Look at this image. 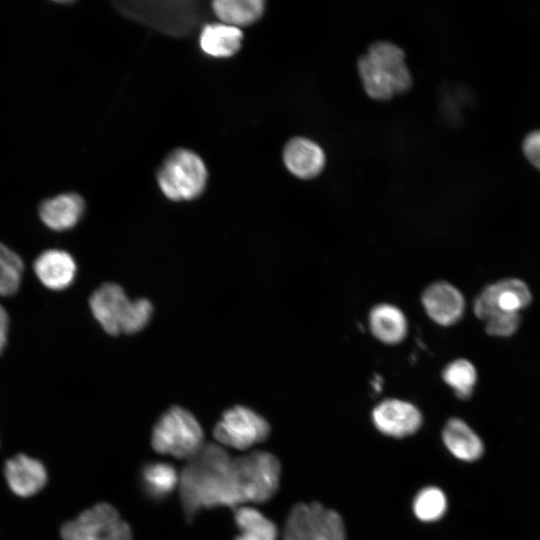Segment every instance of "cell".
Listing matches in <instances>:
<instances>
[{
  "label": "cell",
  "mask_w": 540,
  "mask_h": 540,
  "mask_svg": "<svg viewBox=\"0 0 540 540\" xmlns=\"http://www.w3.org/2000/svg\"><path fill=\"white\" fill-rule=\"evenodd\" d=\"M85 209L84 199L77 193L68 192L42 201L38 208V216L47 229L65 232L80 222Z\"/></svg>",
  "instance_id": "14"
},
{
  "label": "cell",
  "mask_w": 540,
  "mask_h": 540,
  "mask_svg": "<svg viewBox=\"0 0 540 540\" xmlns=\"http://www.w3.org/2000/svg\"><path fill=\"white\" fill-rule=\"evenodd\" d=\"M520 314H506L485 321V330L491 336L509 337L520 325Z\"/></svg>",
  "instance_id": "28"
},
{
  "label": "cell",
  "mask_w": 540,
  "mask_h": 540,
  "mask_svg": "<svg viewBox=\"0 0 540 540\" xmlns=\"http://www.w3.org/2000/svg\"><path fill=\"white\" fill-rule=\"evenodd\" d=\"M244 503H262L271 499L280 483L279 460L266 451H253L234 458Z\"/></svg>",
  "instance_id": "8"
},
{
  "label": "cell",
  "mask_w": 540,
  "mask_h": 540,
  "mask_svg": "<svg viewBox=\"0 0 540 540\" xmlns=\"http://www.w3.org/2000/svg\"><path fill=\"white\" fill-rule=\"evenodd\" d=\"M443 380L460 399H468L477 381L473 364L466 359H458L448 364L442 372Z\"/></svg>",
  "instance_id": "25"
},
{
  "label": "cell",
  "mask_w": 540,
  "mask_h": 540,
  "mask_svg": "<svg viewBox=\"0 0 540 540\" xmlns=\"http://www.w3.org/2000/svg\"><path fill=\"white\" fill-rule=\"evenodd\" d=\"M121 11L157 30L171 35H185L200 20L197 2H126L118 3Z\"/></svg>",
  "instance_id": "6"
},
{
  "label": "cell",
  "mask_w": 540,
  "mask_h": 540,
  "mask_svg": "<svg viewBox=\"0 0 540 540\" xmlns=\"http://www.w3.org/2000/svg\"><path fill=\"white\" fill-rule=\"evenodd\" d=\"M376 428L392 437H405L415 433L422 424V415L413 404L387 399L379 403L372 412Z\"/></svg>",
  "instance_id": "13"
},
{
  "label": "cell",
  "mask_w": 540,
  "mask_h": 540,
  "mask_svg": "<svg viewBox=\"0 0 540 540\" xmlns=\"http://www.w3.org/2000/svg\"><path fill=\"white\" fill-rule=\"evenodd\" d=\"M269 434V423L254 410L240 405L226 410L213 430L220 445L238 450L265 441Z\"/></svg>",
  "instance_id": "9"
},
{
  "label": "cell",
  "mask_w": 540,
  "mask_h": 540,
  "mask_svg": "<svg viewBox=\"0 0 540 540\" xmlns=\"http://www.w3.org/2000/svg\"><path fill=\"white\" fill-rule=\"evenodd\" d=\"M10 335V316L7 309L0 303V356L5 352Z\"/></svg>",
  "instance_id": "30"
},
{
  "label": "cell",
  "mask_w": 540,
  "mask_h": 540,
  "mask_svg": "<svg viewBox=\"0 0 540 540\" xmlns=\"http://www.w3.org/2000/svg\"><path fill=\"white\" fill-rule=\"evenodd\" d=\"M422 304L429 317L442 326H450L458 322L465 309L461 292L445 281L435 282L428 286L423 292Z\"/></svg>",
  "instance_id": "15"
},
{
  "label": "cell",
  "mask_w": 540,
  "mask_h": 540,
  "mask_svg": "<svg viewBox=\"0 0 540 540\" xmlns=\"http://www.w3.org/2000/svg\"><path fill=\"white\" fill-rule=\"evenodd\" d=\"M3 471L11 492L22 498L36 495L48 481L45 465L40 460L24 453L10 457L5 462Z\"/></svg>",
  "instance_id": "12"
},
{
  "label": "cell",
  "mask_w": 540,
  "mask_h": 540,
  "mask_svg": "<svg viewBox=\"0 0 540 540\" xmlns=\"http://www.w3.org/2000/svg\"><path fill=\"white\" fill-rule=\"evenodd\" d=\"M447 510V499L443 491L437 487L423 488L415 497L413 511L415 516L424 522L439 520Z\"/></svg>",
  "instance_id": "26"
},
{
  "label": "cell",
  "mask_w": 540,
  "mask_h": 540,
  "mask_svg": "<svg viewBox=\"0 0 540 540\" xmlns=\"http://www.w3.org/2000/svg\"><path fill=\"white\" fill-rule=\"evenodd\" d=\"M310 540H345V527L338 512L325 508L318 509Z\"/></svg>",
  "instance_id": "27"
},
{
  "label": "cell",
  "mask_w": 540,
  "mask_h": 540,
  "mask_svg": "<svg viewBox=\"0 0 540 540\" xmlns=\"http://www.w3.org/2000/svg\"><path fill=\"white\" fill-rule=\"evenodd\" d=\"M142 481L146 492L153 498L160 499L178 486L179 475L172 465L155 462L144 467Z\"/></svg>",
  "instance_id": "23"
},
{
  "label": "cell",
  "mask_w": 540,
  "mask_h": 540,
  "mask_svg": "<svg viewBox=\"0 0 540 540\" xmlns=\"http://www.w3.org/2000/svg\"><path fill=\"white\" fill-rule=\"evenodd\" d=\"M180 498L188 520L203 509L244 504L234 458L214 443L204 444L179 475Z\"/></svg>",
  "instance_id": "1"
},
{
  "label": "cell",
  "mask_w": 540,
  "mask_h": 540,
  "mask_svg": "<svg viewBox=\"0 0 540 540\" xmlns=\"http://www.w3.org/2000/svg\"><path fill=\"white\" fill-rule=\"evenodd\" d=\"M522 150L526 159L540 170V129L526 135L522 143Z\"/></svg>",
  "instance_id": "29"
},
{
  "label": "cell",
  "mask_w": 540,
  "mask_h": 540,
  "mask_svg": "<svg viewBox=\"0 0 540 540\" xmlns=\"http://www.w3.org/2000/svg\"><path fill=\"white\" fill-rule=\"evenodd\" d=\"M151 444L160 454L188 461L204 446V433L191 412L173 406L163 413L154 425Z\"/></svg>",
  "instance_id": "4"
},
{
  "label": "cell",
  "mask_w": 540,
  "mask_h": 540,
  "mask_svg": "<svg viewBox=\"0 0 540 540\" xmlns=\"http://www.w3.org/2000/svg\"><path fill=\"white\" fill-rule=\"evenodd\" d=\"M242 31L224 23L205 25L200 33L201 50L211 57L225 58L236 54L241 48Z\"/></svg>",
  "instance_id": "17"
},
{
  "label": "cell",
  "mask_w": 540,
  "mask_h": 540,
  "mask_svg": "<svg viewBox=\"0 0 540 540\" xmlns=\"http://www.w3.org/2000/svg\"><path fill=\"white\" fill-rule=\"evenodd\" d=\"M62 540H132V532L119 512L108 503H98L65 522Z\"/></svg>",
  "instance_id": "7"
},
{
  "label": "cell",
  "mask_w": 540,
  "mask_h": 540,
  "mask_svg": "<svg viewBox=\"0 0 540 540\" xmlns=\"http://www.w3.org/2000/svg\"><path fill=\"white\" fill-rule=\"evenodd\" d=\"M320 503H299L293 506L287 517L283 540H310L313 524Z\"/></svg>",
  "instance_id": "24"
},
{
  "label": "cell",
  "mask_w": 540,
  "mask_h": 540,
  "mask_svg": "<svg viewBox=\"0 0 540 540\" xmlns=\"http://www.w3.org/2000/svg\"><path fill=\"white\" fill-rule=\"evenodd\" d=\"M32 270L42 287L52 292H63L74 284L78 265L69 251L52 247L42 250L34 258Z\"/></svg>",
  "instance_id": "11"
},
{
  "label": "cell",
  "mask_w": 540,
  "mask_h": 540,
  "mask_svg": "<svg viewBox=\"0 0 540 540\" xmlns=\"http://www.w3.org/2000/svg\"><path fill=\"white\" fill-rule=\"evenodd\" d=\"M25 262L20 254L0 241V297H13L22 286Z\"/></svg>",
  "instance_id": "22"
},
{
  "label": "cell",
  "mask_w": 540,
  "mask_h": 540,
  "mask_svg": "<svg viewBox=\"0 0 540 540\" xmlns=\"http://www.w3.org/2000/svg\"><path fill=\"white\" fill-rule=\"evenodd\" d=\"M207 169L195 152L177 149L163 161L157 172L162 193L172 201H187L199 197L207 183Z\"/></svg>",
  "instance_id": "5"
},
{
  "label": "cell",
  "mask_w": 540,
  "mask_h": 540,
  "mask_svg": "<svg viewBox=\"0 0 540 540\" xmlns=\"http://www.w3.org/2000/svg\"><path fill=\"white\" fill-rule=\"evenodd\" d=\"M283 161L294 176L311 179L323 170L326 157L323 149L314 141L305 137H294L284 147Z\"/></svg>",
  "instance_id": "16"
},
{
  "label": "cell",
  "mask_w": 540,
  "mask_h": 540,
  "mask_svg": "<svg viewBox=\"0 0 540 540\" xmlns=\"http://www.w3.org/2000/svg\"><path fill=\"white\" fill-rule=\"evenodd\" d=\"M358 71L368 96L388 100L412 86V77L405 63V53L397 45L377 41L358 60Z\"/></svg>",
  "instance_id": "2"
},
{
  "label": "cell",
  "mask_w": 540,
  "mask_h": 540,
  "mask_svg": "<svg viewBox=\"0 0 540 540\" xmlns=\"http://www.w3.org/2000/svg\"><path fill=\"white\" fill-rule=\"evenodd\" d=\"M372 334L386 344H397L407 334V320L402 311L394 305L379 304L369 314Z\"/></svg>",
  "instance_id": "19"
},
{
  "label": "cell",
  "mask_w": 540,
  "mask_h": 540,
  "mask_svg": "<svg viewBox=\"0 0 540 540\" xmlns=\"http://www.w3.org/2000/svg\"><path fill=\"white\" fill-rule=\"evenodd\" d=\"M442 438L447 449L463 461L479 459L484 450L480 437L459 418H451L446 423Z\"/></svg>",
  "instance_id": "18"
},
{
  "label": "cell",
  "mask_w": 540,
  "mask_h": 540,
  "mask_svg": "<svg viewBox=\"0 0 540 540\" xmlns=\"http://www.w3.org/2000/svg\"><path fill=\"white\" fill-rule=\"evenodd\" d=\"M88 304L94 319L111 336L142 330L153 313L149 300H130L124 289L113 282H105L97 287L90 295Z\"/></svg>",
  "instance_id": "3"
},
{
  "label": "cell",
  "mask_w": 540,
  "mask_h": 540,
  "mask_svg": "<svg viewBox=\"0 0 540 540\" xmlns=\"http://www.w3.org/2000/svg\"><path fill=\"white\" fill-rule=\"evenodd\" d=\"M234 519L240 531L235 540H277L276 525L253 507L238 506Z\"/></svg>",
  "instance_id": "21"
},
{
  "label": "cell",
  "mask_w": 540,
  "mask_h": 540,
  "mask_svg": "<svg viewBox=\"0 0 540 540\" xmlns=\"http://www.w3.org/2000/svg\"><path fill=\"white\" fill-rule=\"evenodd\" d=\"M532 299L528 286L519 279H505L487 286L475 299L474 312L482 321L506 314H519Z\"/></svg>",
  "instance_id": "10"
},
{
  "label": "cell",
  "mask_w": 540,
  "mask_h": 540,
  "mask_svg": "<svg viewBox=\"0 0 540 540\" xmlns=\"http://www.w3.org/2000/svg\"><path fill=\"white\" fill-rule=\"evenodd\" d=\"M265 2L262 0H216L212 10L221 23L234 27L255 23L263 14Z\"/></svg>",
  "instance_id": "20"
}]
</instances>
